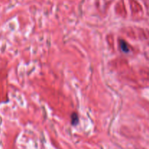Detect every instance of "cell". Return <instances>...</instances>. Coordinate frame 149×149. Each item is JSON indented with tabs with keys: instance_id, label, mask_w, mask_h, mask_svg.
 I'll use <instances>...</instances> for the list:
<instances>
[{
	"instance_id": "7a4b0ae2",
	"label": "cell",
	"mask_w": 149,
	"mask_h": 149,
	"mask_svg": "<svg viewBox=\"0 0 149 149\" xmlns=\"http://www.w3.org/2000/svg\"><path fill=\"white\" fill-rule=\"evenodd\" d=\"M71 123L73 125H77L79 123V116L77 113H74L71 116Z\"/></svg>"
},
{
	"instance_id": "6da1fadb",
	"label": "cell",
	"mask_w": 149,
	"mask_h": 149,
	"mask_svg": "<svg viewBox=\"0 0 149 149\" xmlns=\"http://www.w3.org/2000/svg\"><path fill=\"white\" fill-rule=\"evenodd\" d=\"M120 47L122 50L124 52H129V47H128L127 44L125 41L124 40H121L120 41Z\"/></svg>"
}]
</instances>
